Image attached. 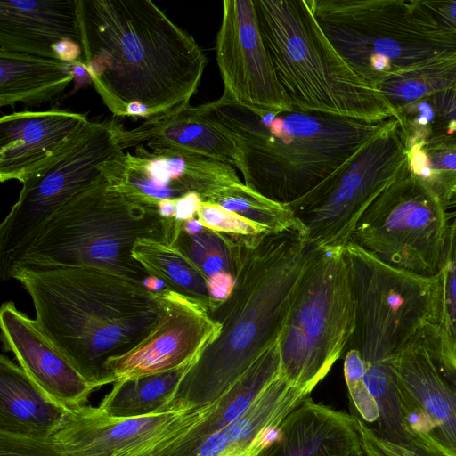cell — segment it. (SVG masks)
Segmentation results:
<instances>
[{"instance_id":"6da1fadb","label":"cell","mask_w":456,"mask_h":456,"mask_svg":"<svg viewBox=\"0 0 456 456\" xmlns=\"http://www.w3.org/2000/svg\"><path fill=\"white\" fill-rule=\"evenodd\" d=\"M81 62L110 111L158 118L190 106L207 65L194 37L151 0H77Z\"/></svg>"},{"instance_id":"7a4b0ae2","label":"cell","mask_w":456,"mask_h":456,"mask_svg":"<svg viewBox=\"0 0 456 456\" xmlns=\"http://www.w3.org/2000/svg\"><path fill=\"white\" fill-rule=\"evenodd\" d=\"M307 249L297 229L244 240L231 295L208 311L218 333L183 374L168 405L215 403L279 340Z\"/></svg>"},{"instance_id":"3957f363","label":"cell","mask_w":456,"mask_h":456,"mask_svg":"<svg viewBox=\"0 0 456 456\" xmlns=\"http://www.w3.org/2000/svg\"><path fill=\"white\" fill-rule=\"evenodd\" d=\"M43 332L96 388L115 383L106 362L142 342L159 322V292L93 266L14 268Z\"/></svg>"},{"instance_id":"277c9868","label":"cell","mask_w":456,"mask_h":456,"mask_svg":"<svg viewBox=\"0 0 456 456\" xmlns=\"http://www.w3.org/2000/svg\"><path fill=\"white\" fill-rule=\"evenodd\" d=\"M201 107L233 139L245 184L282 204L313 190L391 119L367 122L295 108L257 113L223 94Z\"/></svg>"},{"instance_id":"5b68a950","label":"cell","mask_w":456,"mask_h":456,"mask_svg":"<svg viewBox=\"0 0 456 456\" xmlns=\"http://www.w3.org/2000/svg\"><path fill=\"white\" fill-rule=\"evenodd\" d=\"M273 66L293 108L367 122L395 114L337 51L307 0H253Z\"/></svg>"},{"instance_id":"8992f818","label":"cell","mask_w":456,"mask_h":456,"mask_svg":"<svg viewBox=\"0 0 456 456\" xmlns=\"http://www.w3.org/2000/svg\"><path fill=\"white\" fill-rule=\"evenodd\" d=\"M165 240L155 207L138 203L110 187L108 177L62 206L12 259L14 268L93 266L143 284L150 274L133 257L135 242Z\"/></svg>"},{"instance_id":"52a82bcc","label":"cell","mask_w":456,"mask_h":456,"mask_svg":"<svg viewBox=\"0 0 456 456\" xmlns=\"http://www.w3.org/2000/svg\"><path fill=\"white\" fill-rule=\"evenodd\" d=\"M331 44L366 82L456 53V32L422 1L307 0Z\"/></svg>"},{"instance_id":"ba28073f","label":"cell","mask_w":456,"mask_h":456,"mask_svg":"<svg viewBox=\"0 0 456 456\" xmlns=\"http://www.w3.org/2000/svg\"><path fill=\"white\" fill-rule=\"evenodd\" d=\"M354 325L344 248H308L278 340L281 375L292 386L314 390L343 357Z\"/></svg>"},{"instance_id":"9c48e42d","label":"cell","mask_w":456,"mask_h":456,"mask_svg":"<svg viewBox=\"0 0 456 456\" xmlns=\"http://www.w3.org/2000/svg\"><path fill=\"white\" fill-rule=\"evenodd\" d=\"M344 252L355 302L354 330L345 350L355 349L365 365L394 363L423 332L442 324L441 274L397 269L351 241Z\"/></svg>"},{"instance_id":"30bf717a","label":"cell","mask_w":456,"mask_h":456,"mask_svg":"<svg viewBox=\"0 0 456 456\" xmlns=\"http://www.w3.org/2000/svg\"><path fill=\"white\" fill-rule=\"evenodd\" d=\"M450 227V208L409 166L367 207L350 241L390 266L436 277L445 265Z\"/></svg>"},{"instance_id":"8fae6325","label":"cell","mask_w":456,"mask_h":456,"mask_svg":"<svg viewBox=\"0 0 456 456\" xmlns=\"http://www.w3.org/2000/svg\"><path fill=\"white\" fill-rule=\"evenodd\" d=\"M120 126L115 120L90 121L72 142L24 178L17 201L0 224L1 274L69 200L102 178L115 181L125 157L118 142Z\"/></svg>"},{"instance_id":"7c38bea8","label":"cell","mask_w":456,"mask_h":456,"mask_svg":"<svg viewBox=\"0 0 456 456\" xmlns=\"http://www.w3.org/2000/svg\"><path fill=\"white\" fill-rule=\"evenodd\" d=\"M409 167L395 118L309 192L287 204L308 248H344L361 216Z\"/></svg>"},{"instance_id":"4fadbf2b","label":"cell","mask_w":456,"mask_h":456,"mask_svg":"<svg viewBox=\"0 0 456 456\" xmlns=\"http://www.w3.org/2000/svg\"><path fill=\"white\" fill-rule=\"evenodd\" d=\"M215 405H173L134 418L110 417L98 407L69 409L47 439L67 456H176Z\"/></svg>"},{"instance_id":"5bb4252c","label":"cell","mask_w":456,"mask_h":456,"mask_svg":"<svg viewBox=\"0 0 456 456\" xmlns=\"http://www.w3.org/2000/svg\"><path fill=\"white\" fill-rule=\"evenodd\" d=\"M405 431L445 456H456V355L442 329L423 332L394 361Z\"/></svg>"},{"instance_id":"9a60e30c","label":"cell","mask_w":456,"mask_h":456,"mask_svg":"<svg viewBox=\"0 0 456 456\" xmlns=\"http://www.w3.org/2000/svg\"><path fill=\"white\" fill-rule=\"evenodd\" d=\"M216 56L223 95L254 112L294 109L277 77L253 0H224Z\"/></svg>"},{"instance_id":"2e32d148","label":"cell","mask_w":456,"mask_h":456,"mask_svg":"<svg viewBox=\"0 0 456 456\" xmlns=\"http://www.w3.org/2000/svg\"><path fill=\"white\" fill-rule=\"evenodd\" d=\"M241 183L235 168L203 156L169 149L134 147L125 152L110 187L138 203L155 207L194 192L208 201L221 190Z\"/></svg>"},{"instance_id":"e0dca14e","label":"cell","mask_w":456,"mask_h":456,"mask_svg":"<svg viewBox=\"0 0 456 456\" xmlns=\"http://www.w3.org/2000/svg\"><path fill=\"white\" fill-rule=\"evenodd\" d=\"M159 294L161 312L153 330L133 349L106 362L116 382L191 364L218 333L219 325L201 305L168 289Z\"/></svg>"},{"instance_id":"ac0fdd59","label":"cell","mask_w":456,"mask_h":456,"mask_svg":"<svg viewBox=\"0 0 456 456\" xmlns=\"http://www.w3.org/2000/svg\"><path fill=\"white\" fill-rule=\"evenodd\" d=\"M2 340L19 366L52 400L66 410L85 406L97 388L29 318L12 302L0 309Z\"/></svg>"},{"instance_id":"d6986e66","label":"cell","mask_w":456,"mask_h":456,"mask_svg":"<svg viewBox=\"0 0 456 456\" xmlns=\"http://www.w3.org/2000/svg\"><path fill=\"white\" fill-rule=\"evenodd\" d=\"M65 110H24L0 118V180L24 178L46 163L90 123Z\"/></svg>"},{"instance_id":"ffe728a7","label":"cell","mask_w":456,"mask_h":456,"mask_svg":"<svg viewBox=\"0 0 456 456\" xmlns=\"http://www.w3.org/2000/svg\"><path fill=\"white\" fill-rule=\"evenodd\" d=\"M312 391L290 385L280 373L238 418L184 456H257L285 417Z\"/></svg>"},{"instance_id":"44dd1931","label":"cell","mask_w":456,"mask_h":456,"mask_svg":"<svg viewBox=\"0 0 456 456\" xmlns=\"http://www.w3.org/2000/svg\"><path fill=\"white\" fill-rule=\"evenodd\" d=\"M363 453L356 418L305 399L279 425L257 456H350Z\"/></svg>"},{"instance_id":"7402d4cb","label":"cell","mask_w":456,"mask_h":456,"mask_svg":"<svg viewBox=\"0 0 456 456\" xmlns=\"http://www.w3.org/2000/svg\"><path fill=\"white\" fill-rule=\"evenodd\" d=\"M118 142L123 151L145 143L151 150L185 151L240 168V154L233 139L208 116L201 104L145 120L132 129L121 126Z\"/></svg>"},{"instance_id":"603a6c76","label":"cell","mask_w":456,"mask_h":456,"mask_svg":"<svg viewBox=\"0 0 456 456\" xmlns=\"http://www.w3.org/2000/svg\"><path fill=\"white\" fill-rule=\"evenodd\" d=\"M65 39L81 45L77 0L0 1V52L56 59Z\"/></svg>"},{"instance_id":"cb8c5ba5","label":"cell","mask_w":456,"mask_h":456,"mask_svg":"<svg viewBox=\"0 0 456 456\" xmlns=\"http://www.w3.org/2000/svg\"><path fill=\"white\" fill-rule=\"evenodd\" d=\"M66 409L52 400L4 354L0 358V432L48 438Z\"/></svg>"},{"instance_id":"d4e9b609","label":"cell","mask_w":456,"mask_h":456,"mask_svg":"<svg viewBox=\"0 0 456 456\" xmlns=\"http://www.w3.org/2000/svg\"><path fill=\"white\" fill-rule=\"evenodd\" d=\"M75 62L0 52V107L51 101L76 78Z\"/></svg>"},{"instance_id":"484cf974","label":"cell","mask_w":456,"mask_h":456,"mask_svg":"<svg viewBox=\"0 0 456 456\" xmlns=\"http://www.w3.org/2000/svg\"><path fill=\"white\" fill-rule=\"evenodd\" d=\"M133 257L151 276L161 281L167 289L201 305L208 311L214 302L208 289V278L175 246L152 239L135 242Z\"/></svg>"},{"instance_id":"4316f807","label":"cell","mask_w":456,"mask_h":456,"mask_svg":"<svg viewBox=\"0 0 456 456\" xmlns=\"http://www.w3.org/2000/svg\"><path fill=\"white\" fill-rule=\"evenodd\" d=\"M191 364L163 373L117 381L98 408L114 418L141 417L163 411L170 407V399Z\"/></svg>"},{"instance_id":"83f0119b","label":"cell","mask_w":456,"mask_h":456,"mask_svg":"<svg viewBox=\"0 0 456 456\" xmlns=\"http://www.w3.org/2000/svg\"><path fill=\"white\" fill-rule=\"evenodd\" d=\"M456 86V53L391 75L376 87L395 110Z\"/></svg>"},{"instance_id":"f1b7e54d","label":"cell","mask_w":456,"mask_h":456,"mask_svg":"<svg viewBox=\"0 0 456 456\" xmlns=\"http://www.w3.org/2000/svg\"><path fill=\"white\" fill-rule=\"evenodd\" d=\"M239 238L204 228L196 234L183 230L172 245L179 248L207 277L220 272L236 276L243 242Z\"/></svg>"},{"instance_id":"f546056e","label":"cell","mask_w":456,"mask_h":456,"mask_svg":"<svg viewBox=\"0 0 456 456\" xmlns=\"http://www.w3.org/2000/svg\"><path fill=\"white\" fill-rule=\"evenodd\" d=\"M208 201L265 226L272 232L299 230L287 204L270 200L242 183L221 190Z\"/></svg>"},{"instance_id":"4dcf8cb0","label":"cell","mask_w":456,"mask_h":456,"mask_svg":"<svg viewBox=\"0 0 456 456\" xmlns=\"http://www.w3.org/2000/svg\"><path fill=\"white\" fill-rule=\"evenodd\" d=\"M408 149L411 171L425 181L449 207L456 186V149L427 148L419 144Z\"/></svg>"},{"instance_id":"1f68e13d","label":"cell","mask_w":456,"mask_h":456,"mask_svg":"<svg viewBox=\"0 0 456 456\" xmlns=\"http://www.w3.org/2000/svg\"><path fill=\"white\" fill-rule=\"evenodd\" d=\"M344 376L348 390L351 414L360 419L370 428L374 429L379 417L378 405L370 394L365 381L364 363L359 353L346 348L343 354Z\"/></svg>"},{"instance_id":"d6a6232c","label":"cell","mask_w":456,"mask_h":456,"mask_svg":"<svg viewBox=\"0 0 456 456\" xmlns=\"http://www.w3.org/2000/svg\"><path fill=\"white\" fill-rule=\"evenodd\" d=\"M428 97L431 121L424 143L419 145L456 149V86Z\"/></svg>"},{"instance_id":"836d02e7","label":"cell","mask_w":456,"mask_h":456,"mask_svg":"<svg viewBox=\"0 0 456 456\" xmlns=\"http://www.w3.org/2000/svg\"><path fill=\"white\" fill-rule=\"evenodd\" d=\"M447 255L442 280V329L456 355V208H452Z\"/></svg>"},{"instance_id":"e575fe53","label":"cell","mask_w":456,"mask_h":456,"mask_svg":"<svg viewBox=\"0 0 456 456\" xmlns=\"http://www.w3.org/2000/svg\"><path fill=\"white\" fill-rule=\"evenodd\" d=\"M196 216L204 227L234 237H258L272 232L266 227L209 201L200 203Z\"/></svg>"},{"instance_id":"d590c367","label":"cell","mask_w":456,"mask_h":456,"mask_svg":"<svg viewBox=\"0 0 456 456\" xmlns=\"http://www.w3.org/2000/svg\"><path fill=\"white\" fill-rule=\"evenodd\" d=\"M356 420L365 456H445L439 451L417 440L404 444L387 441L377 436L360 419L356 418Z\"/></svg>"},{"instance_id":"8d00e7d4","label":"cell","mask_w":456,"mask_h":456,"mask_svg":"<svg viewBox=\"0 0 456 456\" xmlns=\"http://www.w3.org/2000/svg\"><path fill=\"white\" fill-rule=\"evenodd\" d=\"M0 456H67L55 450L47 438H31L0 432Z\"/></svg>"},{"instance_id":"74e56055","label":"cell","mask_w":456,"mask_h":456,"mask_svg":"<svg viewBox=\"0 0 456 456\" xmlns=\"http://www.w3.org/2000/svg\"><path fill=\"white\" fill-rule=\"evenodd\" d=\"M422 4L439 25L456 32V0H428Z\"/></svg>"},{"instance_id":"f35d334b","label":"cell","mask_w":456,"mask_h":456,"mask_svg":"<svg viewBox=\"0 0 456 456\" xmlns=\"http://www.w3.org/2000/svg\"><path fill=\"white\" fill-rule=\"evenodd\" d=\"M208 289L214 302L226 299L235 285V277L230 273L220 272L208 278Z\"/></svg>"},{"instance_id":"ab89813d","label":"cell","mask_w":456,"mask_h":456,"mask_svg":"<svg viewBox=\"0 0 456 456\" xmlns=\"http://www.w3.org/2000/svg\"><path fill=\"white\" fill-rule=\"evenodd\" d=\"M200 195L194 192L188 193L175 200V220L177 223L183 222L196 217L198 208L202 202Z\"/></svg>"},{"instance_id":"60d3db41","label":"cell","mask_w":456,"mask_h":456,"mask_svg":"<svg viewBox=\"0 0 456 456\" xmlns=\"http://www.w3.org/2000/svg\"><path fill=\"white\" fill-rule=\"evenodd\" d=\"M55 58L64 62H75L82 60V47L78 42L65 39L53 46Z\"/></svg>"},{"instance_id":"b9f144b4","label":"cell","mask_w":456,"mask_h":456,"mask_svg":"<svg viewBox=\"0 0 456 456\" xmlns=\"http://www.w3.org/2000/svg\"><path fill=\"white\" fill-rule=\"evenodd\" d=\"M205 227L196 217L189 219L183 223L182 230L188 234H196L201 232Z\"/></svg>"},{"instance_id":"7bdbcfd3","label":"cell","mask_w":456,"mask_h":456,"mask_svg":"<svg viewBox=\"0 0 456 456\" xmlns=\"http://www.w3.org/2000/svg\"><path fill=\"white\" fill-rule=\"evenodd\" d=\"M456 206V186L453 188L449 202V208Z\"/></svg>"},{"instance_id":"ee69618b","label":"cell","mask_w":456,"mask_h":456,"mask_svg":"<svg viewBox=\"0 0 456 456\" xmlns=\"http://www.w3.org/2000/svg\"><path fill=\"white\" fill-rule=\"evenodd\" d=\"M350 456H365L364 452L361 454L350 455Z\"/></svg>"}]
</instances>
